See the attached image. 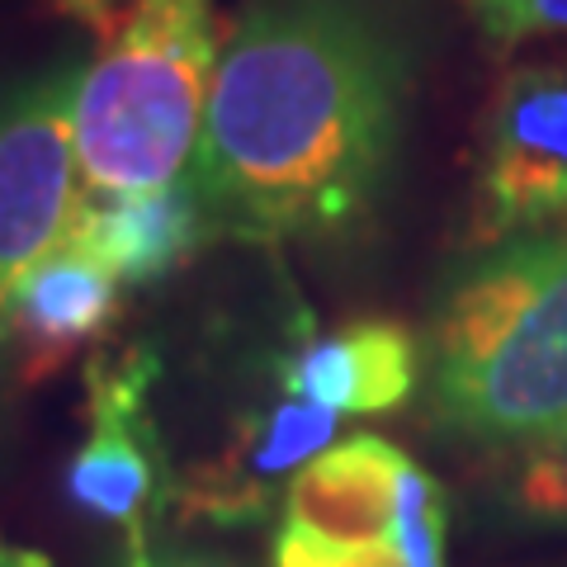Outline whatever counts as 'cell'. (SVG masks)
Returning a JSON list of instances; mask_svg holds the SVG:
<instances>
[{
    "label": "cell",
    "instance_id": "obj_15",
    "mask_svg": "<svg viewBox=\"0 0 567 567\" xmlns=\"http://www.w3.org/2000/svg\"><path fill=\"white\" fill-rule=\"evenodd\" d=\"M123 567H246L237 558H218L204 548H181V544H133L123 548Z\"/></svg>",
    "mask_w": 567,
    "mask_h": 567
},
{
    "label": "cell",
    "instance_id": "obj_2",
    "mask_svg": "<svg viewBox=\"0 0 567 567\" xmlns=\"http://www.w3.org/2000/svg\"><path fill=\"white\" fill-rule=\"evenodd\" d=\"M425 412L511 450L567 425V223L496 241L450 279L431 322Z\"/></svg>",
    "mask_w": 567,
    "mask_h": 567
},
{
    "label": "cell",
    "instance_id": "obj_6",
    "mask_svg": "<svg viewBox=\"0 0 567 567\" xmlns=\"http://www.w3.org/2000/svg\"><path fill=\"white\" fill-rule=\"evenodd\" d=\"M567 223V62H529L496 85L477 162L487 246Z\"/></svg>",
    "mask_w": 567,
    "mask_h": 567
},
{
    "label": "cell",
    "instance_id": "obj_7",
    "mask_svg": "<svg viewBox=\"0 0 567 567\" xmlns=\"http://www.w3.org/2000/svg\"><path fill=\"white\" fill-rule=\"evenodd\" d=\"M336 425L341 421L331 412L279 393L251 416H241L233 440L175 483L171 506L185 520L256 525L275 506V496L289 492L298 468L336 445Z\"/></svg>",
    "mask_w": 567,
    "mask_h": 567
},
{
    "label": "cell",
    "instance_id": "obj_10",
    "mask_svg": "<svg viewBox=\"0 0 567 567\" xmlns=\"http://www.w3.org/2000/svg\"><path fill=\"white\" fill-rule=\"evenodd\" d=\"M118 312V279L81 246L62 241L20 279L6 312V350L20 354V374L48 379L81 346L100 341Z\"/></svg>",
    "mask_w": 567,
    "mask_h": 567
},
{
    "label": "cell",
    "instance_id": "obj_13",
    "mask_svg": "<svg viewBox=\"0 0 567 567\" xmlns=\"http://www.w3.org/2000/svg\"><path fill=\"white\" fill-rule=\"evenodd\" d=\"M468 10L477 29L502 48L567 33V0H468Z\"/></svg>",
    "mask_w": 567,
    "mask_h": 567
},
{
    "label": "cell",
    "instance_id": "obj_12",
    "mask_svg": "<svg viewBox=\"0 0 567 567\" xmlns=\"http://www.w3.org/2000/svg\"><path fill=\"white\" fill-rule=\"evenodd\" d=\"M502 506L529 529H567V425L516 445V458L502 477Z\"/></svg>",
    "mask_w": 567,
    "mask_h": 567
},
{
    "label": "cell",
    "instance_id": "obj_17",
    "mask_svg": "<svg viewBox=\"0 0 567 567\" xmlns=\"http://www.w3.org/2000/svg\"><path fill=\"white\" fill-rule=\"evenodd\" d=\"M81 10H110V6H118V0H76Z\"/></svg>",
    "mask_w": 567,
    "mask_h": 567
},
{
    "label": "cell",
    "instance_id": "obj_16",
    "mask_svg": "<svg viewBox=\"0 0 567 567\" xmlns=\"http://www.w3.org/2000/svg\"><path fill=\"white\" fill-rule=\"evenodd\" d=\"M0 567H58L48 554H39V548H29V544H10V539H0Z\"/></svg>",
    "mask_w": 567,
    "mask_h": 567
},
{
    "label": "cell",
    "instance_id": "obj_5",
    "mask_svg": "<svg viewBox=\"0 0 567 567\" xmlns=\"http://www.w3.org/2000/svg\"><path fill=\"white\" fill-rule=\"evenodd\" d=\"M156 354L128 346L85 364V435L66 468V496L85 516L123 535V548L147 544L152 525L175 502V483L152 416Z\"/></svg>",
    "mask_w": 567,
    "mask_h": 567
},
{
    "label": "cell",
    "instance_id": "obj_1",
    "mask_svg": "<svg viewBox=\"0 0 567 567\" xmlns=\"http://www.w3.org/2000/svg\"><path fill=\"white\" fill-rule=\"evenodd\" d=\"M416 58L383 0H246L218 43L189 185L208 237L322 241L393 181Z\"/></svg>",
    "mask_w": 567,
    "mask_h": 567
},
{
    "label": "cell",
    "instance_id": "obj_3",
    "mask_svg": "<svg viewBox=\"0 0 567 567\" xmlns=\"http://www.w3.org/2000/svg\"><path fill=\"white\" fill-rule=\"evenodd\" d=\"M218 66L208 0H137L128 24L81 71V194H137L185 181Z\"/></svg>",
    "mask_w": 567,
    "mask_h": 567
},
{
    "label": "cell",
    "instance_id": "obj_4",
    "mask_svg": "<svg viewBox=\"0 0 567 567\" xmlns=\"http://www.w3.org/2000/svg\"><path fill=\"white\" fill-rule=\"evenodd\" d=\"M81 62H58L43 76L0 95V354H6V312L14 289L48 251L66 241L81 199Z\"/></svg>",
    "mask_w": 567,
    "mask_h": 567
},
{
    "label": "cell",
    "instance_id": "obj_11",
    "mask_svg": "<svg viewBox=\"0 0 567 567\" xmlns=\"http://www.w3.org/2000/svg\"><path fill=\"white\" fill-rule=\"evenodd\" d=\"M66 241L95 256L118 284H152L208 241L189 175L137 194H81Z\"/></svg>",
    "mask_w": 567,
    "mask_h": 567
},
{
    "label": "cell",
    "instance_id": "obj_9",
    "mask_svg": "<svg viewBox=\"0 0 567 567\" xmlns=\"http://www.w3.org/2000/svg\"><path fill=\"white\" fill-rule=\"evenodd\" d=\"M412 464L379 435H350L322 450L284 492V529L336 548H374L393 535L402 468Z\"/></svg>",
    "mask_w": 567,
    "mask_h": 567
},
{
    "label": "cell",
    "instance_id": "obj_14",
    "mask_svg": "<svg viewBox=\"0 0 567 567\" xmlns=\"http://www.w3.org/2000/svg\"><path fill=\"white\" fill-rule=\"evenodd\" d=\"M275 563L270 567H412L398 544H374V548H336V544H317L308 535H293V529H279L275 535Z\"/></svg>",
    "mask_w": 567,
    "mask_h": 567
},
{
    "label": "cell",
    "instance_id": "obj_8",
    "mask_svg": "<svg viewBox=\"0 0 567 567\" xmlns=\"http://www.w3.org/2000/svg\"><path fill=\"white\" fill-rule=\"evenodd\" d=\"M421 374L416 341L398 322H346L317 331L279 364V393L346 416H379L412 398Z\"/></svg>",
    "mask_w": 567,
    "mask_h": 567
}]
</instances>
